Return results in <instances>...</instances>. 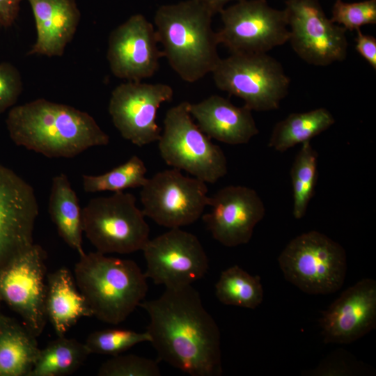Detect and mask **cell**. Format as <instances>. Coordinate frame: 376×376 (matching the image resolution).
I'll use <instances>...</instances> for the list:
<instances>
[{"instance_id":"7c38bea8","label":"cell","mask_w":376,"mask_h":376,"mask_svg":"<svg viewBox=\"0 0 376 376\" xmlns=\"http://www.w3.org/2000/svg\"><path fill=\"white\" fill-rule=\"evenodd\" d=\"M46 257L42 247L33 244L0 268V301L17 313L36 337L42 333L47 320Z\"/></svg>"},{"instance_id":"2e32d148","label":"cell","mask_w":376,"mask_h":376,"mask_svg":"<svg viewBox=\"0 0 376 376\" xmlns=\"http://www.w3.org/2000/svg\"><path fill=\"white\" fill-rule=\"evenodd\" d=\"M153 24L140 13L130 16L109 37L107 60L113 75L127 81L152 77L164 57Z\"/></svg>"},{"instance_id":"83f0119b","label":"cell","mask_w":376,"mask_h":376,"mask_svg":"<svg viewBox=\"0 0 376 376\" xmlns=\"http://www.w3.org/2000/svg\"><path fill=\"white\" fill-rule=\"evenodd\" d=\"M146 173L143 161L133 155L123 164L102 175H83V189L86 193L107 191L115 193L127 189L141 188L148 179Z\"/></svg>"},{"instance_id":"5b68a950","label":"cell","mask_w":376,"mask_h":376,"mask_svg":"<svg viewBox=\"0 0 376 376\" xmlns=\"http://www.w3.org/2000/svg\"><path fill=\"white\" fill-rule=\"evenodd\" d=\"M189 102L168 109L158 142L159 154L168 165L185 171L205 183H215L228 173L224 151L196 124Z\"/></svg>"},{"instance_id":"d6a6232c","label":"cell","mask_w":376,"mask_h":376,"mask_svg":"<svg viewBox=\"0 0 376 376\" xmlns=\"http://www.w3.org/2000/svg\"><path fill=\"white\" fill-rule=\"evenodd\" d=\"M350 358V357H349ZM348 357L345 355L344 359L336 352L322 361L318 367L311 371V375H347L357 373L356 366L348 362Z\"/></svg>"},{"instance_id":"e575fe53","label":"cell","mask_w":376,"mask_h":376,"mask_svg":"<svg viewBox=\"0 0 376 376\" xmlns=\"http://www.w3.org/2000/svg\"><path fill=\"white\" fill-rule=\"evenodd\" d=\"M22 0H0V26L9 27L16 20Z\"/></svg>"},{"instance_id":"ac0fdd59","label":"cell","mask_w":376,"mask_h":376,"mask_svg":"<svg viewBox=\"0 0 376 376\" xmlns=\"http://www.w3.org/2000/svg\"><path fill=\"white\" fill-rule=\"evenodd\" d=\"M325 343L350 344L376 326V281L363 279L343 291L320 319Z\"/></svg>"},{"instance_id":"4fadbf2b","label":"cell","mask_w":376,"mask_h":376,"mask_svg":"<svg viewBox=\"0 0 376 376\" xmlns=\"http://www.w3.org/2000/svg\"><path fill=\"white\" fill-rule=\"evenodd\" d=\"M144 274L157 285L177 288L191 285L207 273V254L198 237L180 228L149 240L142 249Z\"/></svg>"},{"instance_id":"3957f363","label":"cell","mask_w":376,"mask_h":376,"mask_svg":"<svg viewBox=\"0 0 376 376\" xmlns=\"http://www.w3.org/2000/svg\"><path fill=\"white\" fill-rule=\"evenodd\" d=\"M214 15L199 0H185L160 6L154 24L162 53L184 81L196 82L212 73L221 58Z\"/></svg>"},{"instance_id":"7a4b0ae2","label":"cell","mask_w":376,"mask_h":376,"mask_svg":"<svg viewBox=\"0 0 376 376\" xmlns=\"http://www.w3.org/2000/svg\"><path fill=\"white\" fill-rule=\"evenodd\" d=\"M6 123L15 144L49 158H72L109 143L89 113L42 98L11 108Z\"/></svg>"},{"instance_id":"e0dca14e","label":"cell","mask_w":376,"mask_h":376,"mask_svg":"<svg viewBox=\"0 0 376 376\" xmlns=\"http://www.w3.org/2000/svg\"><path fill=\"white\" fill-rule=\"evenodd\" d=\"M211 212L203 220L213 238L228 247L247 244L254 228L264 217L265 207L252 188L229 185L209 197Z\"/></svg>"},{"instance_id":"836d02e7","label":"cell","mask_w":376,"mask_h":376,"mask_svg":"<svg viewBox=\"0 0 376 376\" xmlns=\"http://www.w3.org/2000/svg\"><path fill=\"white\" fill-rule=\"evenodd\" d=\"M355 38V49L359 54L376 70V38L371 35L363 33L357 30Z\"/></svg>"},{"instance_id":"d4e9b609","label":"cell","mask_w":376,"mask_h":376,"mask_svg":"<svg viewBox=\"0 0 376 376\" xmlns=\"http://www.w3.org/2000/svg\"><path fill=\"white\" fill-rule=\"evenodd\" d=\"M91 354L85 343L63 336L50 341L40 352L29 376H65L76 372Z\"/></svg>"},{"instance_id":"9a60e30c","label":"cell","mask_w":376,"mask_h":376,"mask_svg":"<svg viewBox=\"0 0 376 376\" xmlns=\"http://www.w3.org/2000/svg\"><path fill=\"white\" fill-rule=\"evenodd\" d=\"M38 211L32 186L0 164V268L34 244Z\"/></svg>"},{"instance_id":"4316f807","label":"cell","mask_w":376,"mask_h":376,"mask_svg":"<svg viewBox=\"0 0 376 376\" xmlns=\"http://www.w3.org/2000/svg\"><path fill=\"white\" fill-rule=\"evenodd\" d=\"M317 151L310 141L301 144L290 169L292 187V214L297 219L304 217L312 199L318 180Z\"/></svg>"},{"instance_id":"603a6c76","label":"cell","mask_w":376,"mask_h":376,"mask_svg":"<svg viewBox=\"0 0 376 376\" xmlns=\"http://www.w3.org/2000/svg\"><path fill=\"white\" fill-rule=\"evenodd\" d=\"M48 210L60 237L79 256L84 254L82 208L76 192L64 173L52 178Z\"/></svg>"},{"instance_id":"f546056e","label":"cell","mask_w":376,"mask_h":376,"mask_svg":"<svg viewBox=\"0 0 376 376\" xmlns=\"http://www.w3.org/2000/svg\"><path fill=\"white\" fill-rule=\"evenodd\" d=\"M330 19L346 31H357L366 25L376 24V0L347 3L335 0Z\"/></svg>"},{"instance_id":"5bb4252c","label":"cell","mask_w":376,"mask_h":376,"mask_svg":"<svg viewBox=\"0 0 376 376\" xmlns=\"http://www.w3.org/2000/svg\"><path fill=\"white\" fill-rule=\"evenodd\" d=\"M173 96V88L166 84L127 81L113 90L108 110L122 137L142 147L159 140L157 110Z\"/></svg>"},{"instance_id":"4dcf8cb0","label":"cell","mask_w":376,"mask_h":376,"mask_svg":"<svg viewBox=\"0 0 376 376\" xmlns=\"http://www.w3.org/2000/svg\"><path fill=\"white\" fill-rule=\"evenodd\" d=\"M100 376H159L157 363L135 354H118L104 362L100 367Z\"/></svg>"},{"instance_id":"9c48e42d","label":"cell","mask_w":376,"mask_h":376,"mask_svg":"<svg viewBox=\"0 0 376 376\" xmlns=\"http://www.w3.org/2000/svg\"><path fill=\"white\" fill-rule=\"evenodd\" d=\"M219 13L223 26L217 31L218 42L231 54L267 53L288 41L285 10L266 0L237 1Z\"/></svg>"},{"instance_id":"52a82bcc","label":"cell","mask_w":376,"mask_h":376,"mask_svg":"<svg viewBox=\"0 0 376 376\" xmlns=\"http://www.w3.org/2000/svg\"><path fill=\"white\" fill-rule=\"evenodd\" d=\"M212 73L219 89L242 99L251 111L277 109L289 92V77L267 53L230 54Z\"/></svg>"},{"instance_id":"d590c367","label":"cell","mask_w":376,"mask_h":376,"mask_svg":"<svg viewBox=\"0 0 376 376\" xmlns=\"http://www.w3.org/2000/svg\"><path fill=\"white\" fill-rule=\"evenodd\" d=\"M203 4H205L209 10L214 14L219 13L224 8L226 7V5L232 1H240V0H199Z\"/></svg>"},{"instance_id":"277c9868","label":"cell","mask_w":376,"mask_h":376,"mask_svg":"<svg viewBox=\"0 0 376 376\" xmlns=\"http://www.w3.org/2000/svg\"><path fill=\"white\" fill-rule=\"evenodd\" d=\"M74 273L93 317L108 324L125 321L148 292L147 278L134 261L97 251L80 256Z\"/></svg>"},{"instance_id":"f1b7e54d","label":"cell","mask_w":376,"mask_h":376,"mask_svg":"<svg viewBox=\"0 0 376 376\" xmlns=\"http://www.w3.org/2000/svg\"><path fill=\"white\" fill-rule=\"evenodd\" d=\"M143 342H150V336L146 331L140 333L129 329H107L91 333L85 345L91 354L113 357Z\"/></svg>"},{"instance_id":"30bf717a","label":"cell","mask_w":376,"mask_h":376,"mask_svg":"<svg viewBox=\"0 0 376 376\" xmlns=\"http://www.w3.org/2000/svg\"><path fill=\"white\" fill-rule=\"evenodd\" d=\"M141 188L144 216L170 229L194 223L208 205L206 183L174 168L156 173Z\"/></svg>"},{"instance_id":"cb8c5ba5","label":"cell","mask_w":376,"mask_h":376,"mask_svg":"<svg viewBox=\"0 0 376 376\" xmlns=\"http://www.w3.org/2000/svg\"><path fill=\"white\" fill-rule=\"evenodd\" d=\"M335 123L333 114L320 107L301 113H292L274 125L268 147L278 152L310 141Z\"/></svg>"},{"instance_id":"1f68e13d","label":"cell","mask_w":376,"mask_h":376,"mask_svg":"<svg viewBox=\"0 0 376 376\" xmlns=\"http://www.w3.org/2000/svg\"><path fill=\"white\" fill-rule=\"evenodd\" d=\"M22 91L19 71L10 63H0V113L13 107Z\"/></svg>"},{"instance_id":"d6986e66","label":"cell","mask_w":376,"mask_h":376,"mask_svg":"<svg viewBox=\"0 0 376 376\" xmlns=\"http://www.w3.org/2000/svg\"><path fill=\"white\" fill-rule=\"evenodd\" d=\"M189 112L199 128L210 139L229 145L247 143L259 133L252 111L237 107L219 95L189 103Z\"/></svg>"},{"instance_id":"7402d4cb","label":"cell","mask_w":376,"mask_h":376,"mask_svg":"<svg viewBox=\"0 0 376 376\" xmlns=\"http://www.w3.org/2000/svg\"><path fill=\"white\" fill-rule=\"evenodd\" d=\"M40 350L23 324L0 314V376H29Z\"/></svg>"},{"instance_id":"8fae6325","label":"cell","mask_w":376,"mask_h":376,"mask_svg":"<svg viewBox=\"0 0 376 376\" xmlns=\"http://www.w3.org/2000/svg\"><path fill=\"white\" fill-rule=\"evenodd\" d=\"M288 42L308 64L327 66L346 58V30L328 18L319 0H286Z\"/></svg>"},{"instance_id":"6da1fadb","label":"cell","mask_w":376,"mask_h":376,"mask_svg":"<svg viewBox=\"0 0 376 376\" xmlns=\"http://www.w3.org/2000/svg\"><path fill=\"white\" fill-rule=\"evenodd\" d=\"M139 306L149 315L146 331L159 360L191 376L222 374L219 327L191 285L166 288Z\"/></svg>"},{"instance_id":"8992f818","label":"cell","mask_w":376,"mask_h":376,"mask_svg":"<svg viewBox=\"0 0 376 376\" xmlns=\"http://www.w3.org/2000/svg\"><path fill=\"white\" fill-rule=\"evenodd\" d=\"M285 279L310 295L340 289L347 271L343 247L324 233L311 230L295 237L278 258Z\"/></svg>"},{"instance_id":"ffe728a7","label":"cell","mask_w":376,"mask_h":376,"mask_svg":"<svg viewBox=\"0 0 376 376\" xmlns=\"http://www.w3.org/2000/svg\"><path fill=\"white\" fill-rule=\"evenodd\" d=\"M33 12L36 40L28 54L61 56L72 40L81 13L75 0H26Z\"/></svg>"},{"instance_id":"484cf974","label":"cell","mask_w":376,"mask_h":376,"mask_svg":"<svg viewBox=\"0 0 376 376\" xmlns=\"http://www.w3.org/2000/svg\"><path fill=\"white\" fill-rule=\"evenodd\" d=\"M215 295L225 305L255 309L263 299L260 277L233 265L221 273L215 284Z\"/></svg>"},{"instance_id":"ba28073f","label":"cell","mask_w":376,"mask_h":376,"mask_svg":"<svg viewBox=\"0 0 376 376\" xmlns=\"http://www.w3.org/2000/svg\"><path fill=\"white\" fill-rule=\"evenodd\" d=\"M83 231L97 251L127 254L143 249L150 227L130 193L91 198L82 208Z\"/></svg>"},{"instance_id":"44dd1931","label":"cell","mask_w":376,"mask_h":376,"mask_svg":"<svg viewBox=\"0 0 376 376\" xmlns=\"http://www.w3.org/2000/svg\"><path fill=\"white\" fill-rule=\"evenodd\" d=\"M45 309L58 336H65L79 319L93 316L74 276L64 267L47 274Z\"/></svg>"}]
</instances>
